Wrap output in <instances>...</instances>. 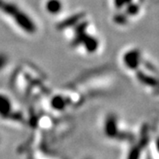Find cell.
Listing matches in <instances>:
<instances>
[{
    "label": "cell",
    "instance_id": "cell-7",
    "mask_svg": "<svg viewBox=\"0 0 159 159\" xmlns=\"http://www.w3.org/2000/svg\"><path fill=\"white\" fill-rule=\"evenodd\" d=\"M87 159H89V158H87Z\"/></svg>",
    "mask_w": 159,
    "mask_h": 159
},
{
    "label": "cell",
    "instance_id": "cell-6",
    "mask_svg": "<svg viewBox=\"0 0 159 159\" xmlns=\"http://www.w3.org/2000/svg\"><path fill=\"white\" fill-rule=\"evenodd\" d=\"M129 1L130 0H114V3L117 7H121L122 6L125 5L126 3H128Z\"/></svg>",
    "mask_w": 159,
    "mask_h": 159
},
{
    "label": "cell",
    "instance_id": "cell-4",
    "mask_svg": "<svg viewBox=\"0 0 159 159\" xmlns=\"http://www.w3.org/2000/svg\"><path fill=\"white\" fill-rule=\"evenodd\" d=\"M83 16V14L82 13H79V14H76V15H74V16H72V17L68 18L67 20H64L63 22H61L59 24V26H58V29H66V28H67V27H71V26H73L74 24H76V23L79 21L81 19V17Z\"/></svg>",
    "mask_w": 159,
    "mask_h": 159
},
{
    "label": "cell",
    "instance_id": "cell-2",
    "mask_svg": "<svg viewBox=\"0 0 159 159\" xmlns=\"http://www.w3.org/2000/svg\"><path fill=\"white\" fill-rule=\"evenodd\" d=\"M81 43H83L85 45L87 51H90V52H93V51H96L97 49V46H98L97 40L90 36V35H87V34H86L85 37L82 40Z\"/></svg>",
    "mask_w": 159,
    "mask_h": 159
},
{
    "label": "cell",
    "instance_id": "cell-5",
    "mask_svg": "<svg viewBox=\"0 0 159 159\" xmlns=\"http://www.w3.org/2000/svg\"><path fill=\"white\" fill-rule=\"evenodd\" d=\"M7 57L5 54H0V69H2L7 63Z\"/></svg>",
    "mask_w": 159,
    "mask_h": 159
},
{
    "label": "cell",
    "instance_id": "cell-3",
    "mask_svg": "<svg viewBox=\"0 0 159 159\" xmlns=\"http://www.w3.org/2000/svg\"><path fill=\"white\" fill-rule=\"evenodd\" d=\"M46 8L49 12L57 14L62 9V3L59 0H49L46 4Z\"/></svg>",
    "mask_w": 159,
    "mask_h": 159
},
{
    "label": "cell",
    "instance_id": "cell-1",
    "mask_svg": "<svg viewBox=\"0 0 159 159\" xmlns=\"http://www.w3.org/2000/svg\"><path fill=\"white\" fill-rule=\"evenodd\" d=\"M0 11L11 16L18 26L29 34H34L36 31V26L29 15L22 11L13 3L6 0H0Z\"/></svg>",
    "mask_w": 159,
    "mask_h": 159
}]
</instances>
